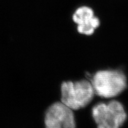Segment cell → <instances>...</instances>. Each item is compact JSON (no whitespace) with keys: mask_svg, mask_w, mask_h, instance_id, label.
Segmentation results:
<instances>
[{"mask_svg":"<svg viewBox=\"0 0 128 128\" xmlns=\"http://www.w3.org/2000/svg\"><path fill=\"white\" fill-rule=\"evenodd\" d=\"M46 128H76L72 110L62 102L51 104L44 115Z\"/></svg>","mask_w":128,"mask_h":128,"instance_id":"obj_4","label":"cell"},{"mask_svg":"<svg viewBox=\"0 0 128 128\" xmlns=\"http://www.w3.org/2000/svg\"><path fill=\"white\" fill-rule=\"evenodd\" d=\"M92 116L97 128H120L127 119L124 106L115 100L96 104L92 108Z\"/></svg>","mask_w":128,"mask_h":128,"instance_id":"obj_3","label":"cell"},{"mask_svg":"<svg viewBox=\"0 0 128 128\" xmlns=\"http://www.w3.org/2000/svg\"><path fill=\"white\" fill-rule=\"evenodd\" d=\"M60 91L61 102L72 110L87 106L95 95L92 82L86 80L64 82Z\"/></svg>","mask_w":128,"mask_h":128,"instance_id":"obj_2","label":"cell"},{"mask_svg":"<svg viewBox=\"0 0 128 128\" xmlns=\"http://www.w3.org/2000/svg\"><path fill=\"white\" fill-rule=\"evenodd\" d=\"M72 20L77 24L78 32L87 36L93 34L100 26V20L94 16L93 10L87 6H82L76 10Z\"/></svg>","mask_w":128,"mask_h":128,"instance_id":"obj_5","label":"cell"},{"mask_svg":"<svg viewBox=\"0 0 128 128\" xmlns=\"http://www.w3.org/2000/svg\"><path fill=\"white\" fill-rule=\"evenodd\" d=\"M95 94L101 97L111 98L121 94L127 87V78L118 70H100L91 80Z\"/></svg>","mask_w":128,"mask_h":128,"instance_id":"obj_1","label":"cell"}]
</instances>
